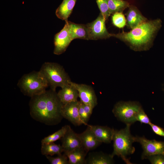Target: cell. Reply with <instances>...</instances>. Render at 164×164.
I'll return each instance as SVG.
<instances>
[{"label":"cell","mask_w":164,"mask_h":164,"mask_svg":"<svg viewBox=\"0 0 164 164\" xmlns=\"http://www.w3.org/2000/svg\"><path fill=\"white\" fill-rule=\"evenodd\" d=\"M107 1L111 15L116 12H122L130 6L128 2L123 0H107Z\"/></svg>","instance_id":"22"},{"label":"cell","mask_w":164,"mask_h":164,"mask_svg":"<svg viewBox=\"0 0 164 164\" xmlns=\"http://www.w3.org/2000/svg\"><path fill=\"white\" fill-rule=\"evenodd\" d=\"M83 107L85 111L88 116L90 118L94 108L89 105L84 104L83 103Z\"/></svg>","instance_id":"31"},{"label":"cell","mask_w":164,"mask_h":164,"mask_svg":"<svg viewBox=\"0 0 164 164\" xmlns=\"http://www.w3.org/2000/svg\"><path fill=\"white\" fill-rule=\"evenodd\" d=\"M142 108L138 102L121 101L114 105L112 111L118 120L131 125L137 121L136 115Z\"/></svg>","instance_id":"6"},{"label":"cell","mask_w":164,"mask_h":164,"mask_svg":"<svg viewBox=\"0 0 164 164\" xmlns=\"http://www.w3.org/2000/svg\"><path fill=\"white\" fill-rule=\"evenodd\" d=\"M131 125L126 124L125 128L120 130H115L113 140V150L111 156L120 157L127 164H132L128 156L134 153L135 148L133 143L135 142V137L131 133Z\"/></svg>","instance_id":"3"},{"label":"cell","mask_w":164,"mask_h":164,"mask_svg":"<svg viewBox=\"0 0 164 164\" xmlns=\"http://www.w3.org/2000/svg\"><path fill=\"white\" fill-rule=\"evenodd\" d=\"M79 112L83 124L87 125L90 118L85 111L83 107V103L80 101H79Z\"/></svg>","instance_id":"29"},{"label":"cell","mask_w":164,"mask_h":164,"mask_svg":"<svg viewBox=\"0 0 164 164\" xmlns=\"http://www.w3.org/2000/svg\"><path fill=\"white\" fill-rule=\"evenodd\" d=\"M39 71L46 80L50 89L54 91L56 87L62 88L71 81L63 67L56 63L45 62Z\"/></svg>","instance_id":"4"},{"label":"cell","mask_w":164,"mask_h":164,"mask_svg":"<svg viewBox=\"0 0 164 164\" xmlns=\"http://www.w3.org/2000/svg\"><path fill=\"white\" fill-rule=\"evenodd\" d=\"M61 139L64 153L83 146L78 134L75 133L71 127Z\"/></svg>","instance_id":"12"},{"label":"cell","mask_w":164,"mask_h":164,"mask_svg":"<svg viewBox=\"0 0 164 164\" xmlns=\"http://www.w3.org/2000/svg\"><path fill=\"white\" fill-rule=\"evenodd\" d=\"M18 85L25 95L31 97L44 92L49 86L39 71L24 75L19 80Z\"/></svg>","instance_id":"5"},{"label":"cell","mask_w":164,"mask_h":164,"mask_svg":"<svg viewBox=\"0 0 164 164\" xmlns=\"http://www.w3.org/2000/svg\"><path fill=\"white\" fill-rule=\"evenodd\" d=\"M106 21L100 13L95 20L87 24L89 32V40L106 39L112 37V34L110 33L106 29Z\"/></svg>","instance_id":"7"},{"label":"cell","mask_w":164,"mask_h":164,"mask_svg":"<svg viewBox=\"0 0 164 164\" xmlns=\"http://www.w3.org/2000/svg\"><path fill=\"white\" fill-rule=\"evenodd\" d=\"M77 0H63L56 9L55 14L57 17L65 21L71 14Z\"/></svg>","instance_id":"19"},{"label":"cell","mask_w":164,"mask_h":164,"mask_svg":"<svg viewBox=\"0 0 164 164\" xmlns=\"http://www.w3.org/2000/svg\"><path fill=\"white\" fill-rule=\"evenodd\" d=\"M159 19L147 20L129 32L123 31L112 34V37L118 38L127 44L135 51L148 50L152 45L155 35L162 26Z\"/></svg>","instance_id":"2"},{"label":"cell","mask_w":164,"mask_h":164,"mask_svg":"<svg viewBox=\"0 0 164 164\" xmlns=\"http://www.w3.org/2000/svg\"><path fill=\"white\" fill-rule=\"evenodd\" d=\"M46 156L51 164H69L68 157L64 153L58 155L56 157L50 155Z\"/></svg>","instance_id":"25"},{"label":"cell","mask_w":164,"mask_h":164,"mask_svg":"<svg viewBox=\"0 0 164 164\" xmlns=\"http://www.w3.org/2000/svg\"><path fill=\"white\" fill-rule=\"evenodd\" d=\"M149 125L152 131L156 134L164 137V129L160 127L151 123Z\"/></svg>","instance_id":"30"},{"label":"cell","mask_w":164,"mask_h":164,"mask_svg":"<svg viewBox=\"0 0 164 164\" xmlns=\"http://www.w3.org/2000/svg\"><path fill=\"white\" fill-rule=\"evenodd\" d=\"M163 90L164 91V84L163 85Z\"/></svg>","instance_id":"32"},{"label":"cell","mask_w":164,"mask_h":164,"mask_svg":"<svg viewBox=\"0 0 164 164\" xmlns=\"http://www.w3.org/2000/svg\"><path fill=\"white\" fill-rule=\"evenodd\" d=\"M87 151L83 147L64 153L67 156L69 164H85Z\"/></svg>","instance_id":"20"},{"label":"cell","mask_w":164,"mask_h":164,"mask_svg":"<svg viewBox=\"0 0 164 164\" xmlns=\"http://www.w3.org/2000/svg\"><path fill=\"white\" fill-rule=\"evenodd\" d=\"M97 139L102 143H110L112 141L114 129L107 126L87 125Z\"/></svg>","instance_id":"13"},{"label":"cell","mask_w":164,"mask_h":164,"mask_svg":"<svg viewBox=\"0 0 164 164\" xmlns=\"http://www.w3.org/2000/svg\"><path fill=\"white\" fill-rule=\"evenodd\" d=\"M114 163L113 158L111 154L102 152L90 153L86 158L85 164H112Z\"/></svg>","instance_id":"18"},{"label":"cell","mask_w":164,"mask_h":164,"mask_svg":"<svg viewBox=\"0 0 164 164\" xmlns=\"http://www.w3.org/2000/svg\"><path fill=\"white\" fill-rule=\"evenodd\" d=\"M87 126L86 130L78 134L83 147L89 152L96 149L102 143L97 139L90 128Z\"/></svg>","instance_id":"14"},{"label":"cell","mask_w":164,"mask_h":164,"mask_svg":"<svg viewBox=\"0 0 164 164\" xmlns=\"http://www.w3.org/2000/svg\"><path fill=\"white\" fill-rule=\"evenodd\" d=\"M30 114L37 121L49 125L59 123L63 118L61 114L63 104L57 93L50 89L31 97Z\"/></svg>","instance_id":"1"},{"label":"cell","mask_w":164,"mask_h":164,"mask_svg":"<svg viewBox=\"0 0 164 164\" xmlns=\"http://www.w3.org/2000/svg\"><path fill=\"white\" fill-rule=\"evenodd\" d=\"M71 82L62 88L57 93L58 98L63 105L77 101L79 97L78 92L71 84Z\"/></svg>","instance_id":"16"},{"label":"cell","mask_w":164,"mask_h":164,"mask_svg":"<svg viewBox=\"0 0 164 164\" xmlns=\"http://www.w3.org/2000/svg\"><path fill=\"white\" fill-rule=\"evenodd\" d=\"M128 7L126 13V24L129 28L133 29L147 20L136 7L130 5Z\"/></svg>","instance_id":"15"},{"label":"cell","mask_w":164,"mask_h":164,"mask_svg":"<svg viewBox=\"0 0 164 164\" xmlns=\"http://www.w3.org/2000/svg\"><path fill=\"white\" fill-rule=\"evenodd\" d=\"M148 159L152 164H164V155L157 154L147 156Z\"/></svg>","instance_id":"28"},{"label":"cell","mask_w":164,"mask_h":164,"mask_svg":"<svg viewBox=\"0 0 164 164\" xmlns=\"http://www.w3.org/2000/svg\"><path fill=\"white\" fill-rule=\"evenodd\" d=\"M136 121L141 123L148 124L149 125L152 123L150 119L142 108L137 113L136 116Z\"/></svg>","instance_id":"27"},{"label":"cell","mask_w":164,"mask_h":164,"mask_svg":"<svg viewBox=\"0 0 164 164\" xmlns=\"http://www.w3.org/2000/svg\"><path fill=\"white\" fill-rule=\"evenodd\" d=\"M41 154L45 156H52L55 155L61 154L63 152L61 145L55 144L54 142L41 144Z\"/></svg>","instance_id":"21"},{"label":"cell","mask_w":164,"mask_h":164,"mask_svg":"<svg viewBox=\"0 0 164 164\" xmlns=\"http://www.w3.org/2000/svg\"><path fill=\"white\" fill-rule=\"evenodd\" d=\"M73 40L69 30L68 21H65L63 28L54 36L53 53L56 55H60L64 52Z\"/></svg>","instance_id":"9"},{"label":"cell","mask_w":164,"mask_h":164,"mask_svg":"<svg viewBox=\"0 0 164 164\" xmlns=\"http://www.w3.org/2000/svg\"><path fill=\"white\" fill-rule=\"evenodd\" d=\"M61 114L63 118L75 125L80 126L83 124L79 114V101L63 104Z\"/></svg>","instance_id":"11"},{"label":"cell","mask_w":164,"mask_h":164,"mask_svg":"<svg viewBox=\"0 0 164 164\" xmlns=\"http://www.w3.org/2000/svg\"><path fill=\"white\" fill-rule=\"evenodd\" d=\"M101 13L106 20L110 15L107 0H96Z\"/></svg>","instance_id":"26"},{"label":"cell","mask_w":164,"mask_h":164,"mask_svg":"<svg viewBox=\"0 0 164 164\" xmlns=\"http://www.w3.org/2000/svg\"><path fill=\"white\" fill-rule=\"evenodd\" d=\"M77 90L80 101L84 104L89 105L93 108L97 105V98L93 88L90 86L71 82Z\"/></svg>","instance_id":"10"},{"label":"cell","mask_w":164,"mask_h":164,"mask_svg":"<svg viewBox=\"0 0 164 164\" xmlns=\"http://www.w3.org/2000/svg\"><path fill=\"white\" fill-rule=\"evenodd\" d=\"M69 31L73 40L79 39L89 40V35L87 24H76L68 21Z\"/></svg>","instance_id":"17"},{"label":"cell","mask_w":164,"mask_h":164,"mask_svg":"<svg viewBox=\"0 0 164 164\" xmlns=\"http://www.w3.org/2000/svg\"><path fill=\"white\" fill-rule=\"evenodd\" d=\"M70 128V126L69 125L63 126L57 131L42 139L41 144L54 142L61 139Z\"/></svg>","instance_id":"23"},{"label":"cell","mask_w":164,"mask_h":164,"mask_svg":"<svg viewBox=\"0 0 164 164\" xmlns=\"http://www.w3.org/2000/svg\"><path fill=\"white\" fill-rule=\"evenodd\" d=\"M112 21L114 26L119 28H124L127 23L125 18L121 12L113 14L112 16Z\"/></svg>","instance_id":"24"},{"label":"cell","mask_w":164,"mask_h":164,"mask_svg":"<svg viewBox=\"0 0 164 164\" xmlns=\"http://www.w3.org/2000/svg\"><path fill=\"white\" fill-rule=\"evenodd\" d=\"M135 142L139 143L143 150L141 155L142 159L149 156L157 154L164 155V141L155 139H148L144 136L135 137Z\"/></svg>","instance_id":"8"}]
</instances>
